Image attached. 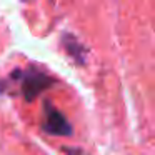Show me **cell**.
Instances as JSON below:
<instances>
[{"label":"cell","mask_w":155,"mask_h":155,"mask_svg":"<svg viewBox=\"0 0 155 155\" xmlns=\"http://www.w3.org/2000/svg\"><path fill=\"white\" fill-rule=\"evenodd\" d=\"M67 155H77V150H67Z\"/></svg>","instance_id":"obj_4"},{"label":"cell","mask_w":155,"mask_h":155,"mask_svg":"<svg viewBox=\"0 0 155 155\" xmlns=\"http://www.w3.org/2000/svg\"><path fill=\"white\" fill-rule=\"evenodd\" d=\"M10 80H15L20 84V94L27 102H32L44 90L50 88L55 84V78L37 65H30L24 70L22 68L14 70L10 74Z\"/></svg>","instance_id":"obj_1"},{"label":"cell","mask_w":155,"mask_h":155,"mask_svg":"<svg viewBox=\"0 0 155 155\" xmlns=\"http://www.w3.org/2000/svg\"><path fill=\"white\" fill-rule=\"evenodd\" d=\"M42 128H44L45 134L55 135V137H68L74 132L72 124L67 120V117L58 108H55L48 100L44 102V122H42Z\"/></svg>","instance_id":"obj_2"},{"label":"cell","mask_w":155,"mask_h":155,"mask_svg":"<svg viewBox=\"0 0 155 155\" xmlns=\"http://www.w3.org/2000/svg\"><path fill=\"white\" fill-rule=\"evenodd\" d=\"M62 44H64L65 50L68 52L72 58H74L77 64H85V47L70 34H65L62 38Z\"/></svg>","instance_id":"obj_3"}]
</instances>
